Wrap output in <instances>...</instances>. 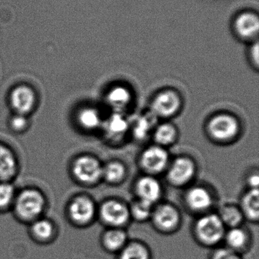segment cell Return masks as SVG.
Masks as SVG:
<instances>
[{
  "label": "cell",
  "mask_w": 259,
  "mask_h": 259,
  "mask_svg": "<svg viewBox=\"0 0 259 259\" xmlns=\"http://www.w3.org/2000/svg\"><path fill=\"white\" fill-rule=\"evenodd\" d=\"M227 228L217 213H206L199 215L191 227L193 240L201 247L216 249L223 246Z\"/></svg>",
  "instance_id": "6da1fadb"
},
{
  "label": "cell",
  "mask_w": 259,
  "mask_h": 259,
  "mask_svg": "<svg viewBox=\"0 0 259 259\" xmlns=\"http://www.w3.org/2000/svg\"><path fill=\"white\" fill-rule=\"evenodd\" d=\"M12 213L23 223L29 224L44 216L47 201L41 192L33 189L23 190L15 197Z\"/></svg>",
  "instance_id": "7a4b0ae2"
},
{
  "label": "cell",
  "mask_w": 259,
  "mask_h": 259,
  "mask_svg": "<svg viewBox=\"0 0 259 259\" xmlns=\"http://www.w3.org/2000/svg\"><path fill=\"white\" fill-rule=\"evenodd\" d=\"M68 222L78 228H89L97 219V208L91 198L79 196L74 198L65 210Z\"/></svg>",
  "instance_id": "3957f363"
},
{
  "label": "cell",
  "mask_w": 259,
  "mask_h": 259,
  "mask_svg": "<svg viewBox=\"0 0 259 259\" xmlns=\"http://www.w3.org/2000/svg\"><path fill=\"white\" fill-rule=\"evenodd\" d=\"M154 229L161 235L176 234L182 225V217L177 208L170 204H161L153 208L150 219Z\"/></svg>",
  "instance_id": "277c9868"
},
{
  "label": "cell",
  "mask_w": 259,
  "mask_h": 259,
  "mask_svg": "<svg viewBox=\"0 0 259 259\" xmlns=\"http://www.w3.org/2000/svg\"><path fill=\"white\" fill-rule=\"evenodd\" d=\"M97 219L104 228H124L131 222L129 208L123 202L109 200L97 208Z\"/></svg>",
  "instance_id": "5b68a950"
},
{
  "label": "cell",
  "mask_w": 259,
  "mask_h": 259,
  "mask_svg": "<svg viewBox=\"0 0 259 259\" xmlns=\"http://www.w3.org/2000/svg\"><path fill=\"white\" fill-rule=\"evenodd\" d=\"M253 243V234L243 225L227 229L223 246L243 256L251 250Z\"/></svg>",
  "instance_id": "8992f818"
},
{
  "label": "cell",
  "mask_w": 259,
  "mask_h": 259,
  "mask_svg": "<svg viewBox=\"0 0 259 259\" xmlns=\"http://www.w3.org/2000/svg\"><path fill=\"white\" fill-rule=\"evenodd\" d=\"M130 240L124 228H104L98 236L100 249L109 255H117Z\"/></svg>",
  "instance_id": "52a82bcc"
},
{
  "label": "cell",
  "mask_w": 259,
  "mask_h": 259,
  "mask_svg": "<svg viewBox=\"0 0 259 259\" xmlns=\"http://www.w3.org/2000/svg\"><path fill=\"white\" fill-rule=\"evenodd\" d=\"M72 170L76 179L84 184H90L100 179L103 168L96 158L84 155L76 160Z\"/></svg>",
  "instance_id": "ba28073f"
},
{
  "label": "cell",
  "mask_w": 259,
  "mask_h": 259,
  "mask_svg": "<svg viewBox=\"0 0 259 259\" xmlns=\"http://www.w3.org/2000/svg\"><path fill=\"white\" fill-rule=\"evenodd\" d=\"M234 28L237 36L241 39H256L259 31L258 15L250 11L241 12L234 20Z\"/></svg>",
  "instance_id": "9c48e42d"
},
{
  "label": "cell",
  "mask_w": 259,
  "mask_h": 259,
  "mask_svg": "<svg viewBox=\"0 0 259 259\" xmlns=\"http://www.w3.org/2000/svg\"><path fill=\"white\" fill-rule=\"evenodd\" d=\"M28 228L32 238L40 243H52L59 234L56 224L47 216H43L29 224Z\"/></svg>",
  "instance_id": "30bf717a"
},
{
  "label": "cell",
  "mask_w": 259,
  "mask_h": 259,
  "mask_svg": "<svg viewBox=\"0 0 259 259\" xmlns=\"http://www.w3.org/2000/svg\"><path fill=\"white\" fill-rule=\"evenodd\" d=\"M239 124L234 117L228 115H219L214 117L208 124V131L211 137L217 140H230L237 135Z\"/></svg>",
  "instance_id": "8fae6325"
},
{
  "label": "cell",
  "mask_w": 259,
  "mask_h": 259,
  "mask_svg": "<svg viewBox=\"0 0 259 259\" xmlns=\"http://www.w3.org/2000/svg\"><path fill=\"white\" fill-rule=\"evenodd\" d=\"M10 103L16 113L26 115L34 108L36 94L30 87L21 85L11 93Z\"/></svg>",
  "instance_id": "7c38bea8"
},
{
  "label": "cell",
  "mask_w": 259,
  "mask_h": 259,
  "mask_svg": "<svg viewBox=\"0 0 259 259\" xmlns=\"http://www.w3.org/2000/svg\"><path fill=\"white\" fill-rule=\"evenodd\" d=\"M179 106V96L173 91H165L155 97L152 103V113L158 116H171L177 112Z\"/></svg>",
  "instance_id": "4fadbf2b"
},
{
  "label": "cell",
  "mask_w": 259,
  "mask_h": 259,
  "mask_svg": "<svg viewBox=\"0 0 259 259\" xmlns=\"http://www.w3.org/2000/svg\"><path fill=\"white\" fill-rule=\"evenodd\" d=\"M142 167L150 173L162 171L168 162V154L160 146H151L141 155Z\"/></svg>",
  "instance_id": "5bb4252c"
},
{
  "label": "cell",
  "mask_w": 259,
  "mask_h": 259,
  "mask_svg": "<svg viewBox=\"0 0 259 259\" xmlns=\"http://www.w3.org/2000/svg\"><path fill=\"white\" fill-rule=\"evenodd\" d=\"M186 203L190 211L202 215L208 213L212 205V198L205 189L195 187L187 193Z\"/></svg>",
  "instance_id": "9a60e30c"
},
{
  "label": "cell",
  "mask_w": 259,
  "mask_h": 259,
  "mask_svg": "<svg viewBox=\"0 0 259 259\" xmlns=\"http://www.w3.org/2000/svg\"><path fill=\"white\" fill-rule=\"evenodd\" d=\"M194 171V164L191 160L187 158H177L169 170V180L175 185H183L191 180Z\"/></svg>",
  "instance_id": "2e32d148"
},
{
  "label": "cell",
  "mask_w": 259,
  "mask_h": 259,
  "mask_svg": "<svg viewBox=\"0 0 259 259\" xmlns=\"http://www.w3.org/2000/svg\"><path fill=\"white\" fill-rule=\"evenodd\" d=\"M117 259H153L152 248L144 240L130 239L116 255Z\"/></svg>",
  "instance_id": "e0dca14e"
},
{
  "label": "cell",
  "mask_w": 259,
  "mask_h": 259,
  "mask_svg": "<svg viewBox=\"0 0 259 259\" xmlns=\"http://www.w3.org/2000/svg\"><path fill=\"white\" fill-rule=\"evenodd\" d=\"M137 194L139 200L153 205L159 200L161 196V187L155 178L144 177L137 183Z\"/></svg>",
  "instance_id": "ac0fdd59"
},
{
  "label": "cell",
  "mask_w": 259,
  "mask_h": 259,
  "mask_svg": "<svg viewBox=\"0 0 259 259\" xmlns=\"http://www.w3.org/2000/svg\"><path fill=\"white\" fill-rule=\"evenodd\" d=\"M18 163L15 154L7 146L0 144V181L4 182L15 176Z\"/></svg>",
  "instance_id": "d6986e66"
},
{
  "label": "cell",
  "mask_w": 259,
  "mask_h": 259,
  "mask_svg": "<svg viewBox=\"0 0 259 259\" xmlns=\"http://www.w3.org/2000/svg\"><path fill=\"white\" fill-rule=\"evenodd\" d=\"M240 210L245 220L257 224L259 220V195L258 189H252L242 199Z\"/></svg>",
  "instance_id": "ffe728a7"
},
{
  "label": "cell",
  "mask_w": 259,
  "mask_h": 259,
  "mask_svg": "<svg viewBox=\"0 0 259 259\" xmlns=\"http://www.w3.org/2000/svg\"><path fill=\"white\" fill-rule=\"evenodd\" d=\"M217 215L227 229L243 225L245 220L241 210L235 205H228L221 207Z\"/></svg>",
  "instance_id": "44dd1931"
},
{
  "label": "cell",
  "mask_w": 259,
  "mask_h": 259,
  "mask_svg": "<svg viewBox=\"0 0 259 259\" xmlns=\"http://www.w3.org/2000/svg\"><path fill=\"white\" fill-rule=\"evenodd\" d=\"M129 128V124L126 118L119 113L114 114L105 124L106 134L113 139L123 137Z\"/></svg>",
  "instance_id": "7402d4cb"
},
{
  "label": "cell",
  "mask_w": 259,
  "mask_h": 259,
  "mask_svg": "<svg viewBox=\"0 0 259 259\" xmlns=\"http://www.w3.org/2000/svg\"><path fill=\"white\" fill-rule=\"evenodd\" d=\"M107 101L113 108L121 110L130 103V92L123 87H116L108 93Z\"/></svg>",
  "instance_id": "603a6c76"
},
{
  "label": "cell",
  "mask_w": 259,
  "mask_h": 259,
  "mask_svg": "<svg viewBox=\"0 0 259 259\" xmlns=\"http://www.w3.org/2000/svg\"><path fill=\"white\" fill-rule=\"evenodd\" d=\"M78 121L79 124L85 130L97 128L101 124L100 114L93 108H84L78 114Z\"/></svg>",
  "instance_id": "cb8c5ba5"
},
{
  "label": "cell",
  "mask_w": 259,
  "mask_h": 259,
  "mask_svg": "<svg viewBox=\"0 0 259 259\" xmlns=\"http://www.w3.org/2000/svg\"><path fill=\"white\" fill-rule=\"evenodd\" d=\"M152 211L153 205L138 199L133 202L129 208L131 220L135 221L138 223H144L150 221Z\"/></svg>",
  "instance_id": "d4e9b609"
},
{
  "label": "cell",
  "mask_w": 259,
  "mask_h": 259,
  "mask_svg": "<svg viewBox=\"0 0 259 259\" xmlns=\"http://www.w3.org/2000/svg\"><path fill=\"white\" fill-rule=\"evenodd\" d=\"M15 193L12 184L4 181L0 182V212H8L13 206Z\"/></svg>",
  "instance_id": "484cf974"
},
{
  "label": "cell",
  "mask_w": 259,
  "mask_h": 259,
  "mask_svg": "<svg viewBox=\"0 0 259 259\" xmlns=\"http://www.w3.org/2000/svg\"><path fill=\"white\" fill-rule=\"evenodd\" d=\"M102 175L110 183H117L123 179L125 175V167L120 163L114 161L105 166L102 170Z\"/></svg>",
  "instance_id": "4316f807"
},
{
  "label": "cell",
  "mask_w": 259,
  "mask_h": 259,
  "mask_svg": "<svg viewBox=\"0 0 259 259\" xmlns=\"http://www.w3.org/2000/svg\"><path fill=\"white\" fill-rule=\"evenodd\" d=\"M176 135V131L173 126L170 124H164L157 128L155 139L157 143L166 146L174 141Z\"/></svg>",
  "instance_id": "83f0119b"
},
{
  "label": "cell",
  "mask_w": 259,
  "mask_h": 259,
  "mask_svg": "<svg viewBox=\"0 0 259 259\" xmlns=\"http://www.w3.org/2000/svg\"><path fill=\"white\" fill-rule=\"evenodd\" d=\"M153 123V118L147 115L138 118L134 126L133 132L135 137L140 140L145 138L152 129Z\"/></svg>",
  "instance_id": "f1b7e54d"
},
{
  "label": "cell",
  "mask_w": 259,
  "mask_h": 259,
  "mask_svg": "<svg viewBox=\"0 0 259 259\" xmlns=\"http://www.w3.org/2000/svg\"><path fill=\"white\" fill-rule=\"evenodd\" d=\"M208 259H244L243 255L230 250L224 246L212 249L208 255Z\"/></svg>",
  "instance_id": "f546056e"
},
{
  "label": "cell",
  "mask_w": 259,
  "mask_h": 259,
  "mask_svg": "<svg viewBox=\"0 0 259 259\" xmlns=\"http://www.w3.org/2000/svg\"><path fill=\"white\" fill-rule=\"evenodd\" d=\"M11 127L15 131H22L27 127V119L25 115L17 113L10 121Z\"/></svg>",
  "instance_id": "4dcf8cb0"
},
{
  "label": "cell",
  "mask_w": 259,
  "mask_h": 259,
  "mask_svg": "<svg viewBox=\"0 0 259 259\" xmlns=\"http://www.w3.org/2000/svg\"><path fill=\"white\" fill-rule=\"evenodd\" d=\"M251 57L253 59V62H255V65H258V42H255L252 46L251 49Z\"/></svg>",
  "instance_id": "1f68e13d"
},
{
  "label": "cell",
  "mask_w": 259,
  "mask_h": 259,
  "mask_svg": "<svg viewBox=\"0 0 259 259\" xmlns=\"http://www.w3.org/2000/svg\"><path fill=\"white\" fill-rule=\"evenodd\" d=\"M249 185L252 187V189H258L259 184V178L258 175H255L251 176L249 179Z\"/></svg>",
  "instance_id": "d6a6232c"
}]
</instances>
